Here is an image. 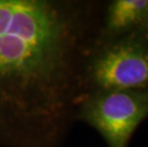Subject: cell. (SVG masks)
I'll list each match as a JSON object with an SVG mask.
<instances>
[{"mask_svg": "<svg viewBox=\"0 0 148 147\" xmlns=\"http://www.w3.org/2000/svg\"><path fill=\"white\" fill-rule=\"evenodd\" d=\"M100 12L82 0H0L1 147L66 140Z\"/></svg>", "mask_w": 148, "mask_h": 147, "instance_id": "1", "label": "cell"}, {"mask_svg": "<svg viewBox=\"0 0 148 147\" xmlns=\"http://www.w3.org/2000/svg\"><path fill=\"white\" fill-rule=\"evenodd\" d=\"M83 96L121 90H148V39L140 30L97 41L83 70Z\"/></svg>", "mask_w": 148, "mask_h": 147, "instance_id": "2", "label": "cell"}, {"mask_svg": "<svg viewBox=\"0 0 148 147\" xmlns=\"http://www.w3.org/2000/svg\"><path fill=\"white\" fill-rule=\"evenodd\" d=\"M148 117V90H121L83 96L75 120L99 132L108 147H128L135 130Z\"/></svg>", "mask_w": 148, "mask_h": 147, "instance_id": "3", "label": "cell"}, {"mask_svg": "<svg viewBox=\"0 0 148 147\" xmlns=\"http://www.w3.org/2000/svg\"><path fill=\"white\" fill-rule=\"evenodd\" d=\"M148 19V0H113L100 12L96 40L114 39L138 31Z\"/></svg>", "mask_w": 148, "mask_h": 147, "instance_id": "4", "label": "cell"}]
</instances>
